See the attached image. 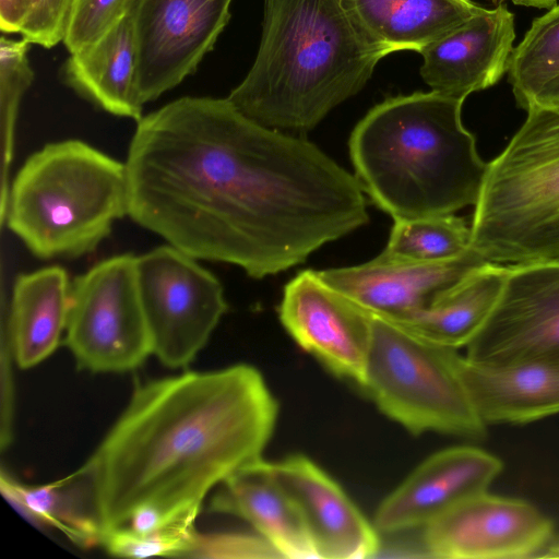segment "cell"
Wrapping results in <instances>:
<instances>
[{"mask_svg":"<svg viewBox=\"0 0 559 559\" xmlns=\"http://www.w3.org/2000/svg\"><path fill=\"white\" fill-rule=\"evenodd\" d=\"M198 533L194 524L169 525L144 535L122 525L107 531L100 544L109 554L117 557H187Z\"/></svg>","mask_w":559,"mask_h":559,"instance_id":"28","label":"cell"},{"mask_svg":"<svg viewBox=\"0 0 559 559\" xmlns=\"http://www.w3.org/2000/svg\"><path fill=\"white\" fill-rule=\"evenodd\" d=\"M507 74L518 106L525 110L542 87L559 75V4L532 22L512 50Z\"/></svg>","mask_w":559,"mask_h":559,"instance_id":"25","label":"cell"},{"mask_svg":"<svg viewBox=\"0 0 559 559\" xmlns=\"http://www.w3.org/2000/svg\"><path fill=\"white\" fill-rule=\"evenodd\" d=\"M487 262L471 248L459 257L401 261L381 253L360 265L318 271L320 277L373 316L400 321Z\"/></svg>","mask_w":559,"mask_h":559,"instance_id":"15","label":"cell"},{"mask_svg":"<svg viewBox=\"0 0 559 559\" xmlns=\"http://www.w3.org/2000/svg\"><path fill=\"white\" fill-rule=\"evenodd\" d=\"M508 270L509 265L487 261L437 295L426 308L396 322L436 344L466 347L493 309Z\"/></svg>","mask_w":559,"mask_h":559,"instance_id":"23","label":"cell"},{"mask_svg":"<svg viewBox=\"0 0 559 559\" xmlns=\"http://www.w3.org/2000/svg\"><path fill=\"white\" fill-rule=\"evenodd\" d=\"M386 55L341 0H264L257 57L227 98L260 124L308 132L356 95Z\"/></svg>","mask_w":559,"mask_h":559,"instance_id":"3","label":"cell"},{"mask_svg":"<svg viewBox=\"0 0 559 559\" xmlns=\"http://www.w3.org/2000/svg\"><path fill=\"white\" fill-rule=\"evenodd\" d=\"M29 43L2 35L0 39V105L2 131V163H11L14 127L21 98L34 81L28 59Z\"/></svg>","mask_w":559,"mask_h":559,"instance_id":"27","label":"cell"},{"mask_svg":"<svg viewBox=\"0 0 559 559\" xmlns=\"http://www.w3.org/2000/svg\"><path fill=\"white\" fill-rule=\"evenodd\" d=\"M526 112L474 205L471 246L488 262L559 261V106Z\"/></svg>","mask_w":559,"mask_h":559,"instance_id":"6","label":"cell"},{"mask_svg":"<svg viewBox=\"0 0 559 559\" xmlns=\"http://www.w3.org/2000/svg\"><path fill=\"white\" fill-rule=\"evenodd\" d=\"M366 37L388 55L417 50L479 13L473 0H341Z\"/></svg>","mask_w":559,"mask_h":559,"instance_id":"21","label":"cell"},{"mask_svg":"<svg viewBox=\"0 0 559 559\" xmlns=\"http://www.w3.org/2000/svg\"><path fill=\"white\" fill-rule=\"evenodd\" d=\"M461 374L483 423L522 425L559 414V353L504 366L462 356Z\"/></svg>","mask_w":559,"mask_h":559,"instance_id":"18","label":"cell"},{"mask_svg":"<svg viewBox=\"0 0 559 559\" xmlns=\"http://www.w3.org/2000/svg\"><path fill=\"white\" fill-rule=\"evenodd\" d=\"M277 415L264 378L247 364L139 383L79 468L103 535L144 507L194 523L213 488L262 459Z\"/></svg>","mask_w":559,"mask_h":559,"instance_id":"2","label":"cell"},{"mask_svg":"<svg viewBox=\"0 0 559 559\" xmlns=\"http://www.w3.org/2000/svg\"><path fill=\"white\" fill-rule=\"evenodd\" d=\"M297 504L319 559H360L380 549V533L342 487L311 459L295 454L269 462Z\"/></svg>","mask_w":559,"mask_h":559,"instance_id":"16","label":"cell"},{"mask_svg":"<svg viewBox=\"0 0 559 559\" xmlns=\"http://www.w3.org/2000/svg\"><path fill=\"white\" fill-rule=\"evenodd\" d=\"M195 260L169 243L136 257L152 354L169 368L188 367L227 310L219 281Z\"/></svg>","mask_w":559,"mask_h":559,"instance_id":"9","label":"cell"},{"mask_svg":"<svg viewBox=\"0 0 559 559\" xmlns=\"http://www.w3.org/2000/svg\"><path fill=\"white\" fill-rule=\"evenodd\" d=\"M126 166L135 223L253 278L304 263L369 219L356 176L227 97L186 96L142 117Z\"/></svg>","mask_w":559,"mask_h":559,"instance_id":"1","label":"cell"},{"mask_svg":"<svg viewBox=\"0 0 559 559\" xmlns=\"http://www.w3.org/2000/svg\"><path fill=\"white\" fill-rule=\"evenodd\" d=\"M189 558H272L280 556L260 535L243 533H198Z\"/></svg>","mask_w":559,"mask_h":559,"instance_id":"31","label":"cell"},{"mask_svg":"<svg viewBox=\"0 0 559 559\" xmlns=\"http://www.w3.org/2000/svg\"><path fill=\"white\" fill-rule=\"evenodd\" d=\"M70 287L66 270L57 265L16 277L8 337L20 368L38 365L58 347L66 332Z\"/></svg>","mask_w":559,"mask_h":559,"instance_id":"22","label":"cell"},{"mask_svg":"<svg viewBox=\"0 0 559 559\" xmlns=\"http://www.w3.org/2000/svg\"><path fill=\"white\" fill-rule=\"evenodd\" d=\"M8 193L2 218L41 259L95 250L129 209L126 164L80 140L32 154Z\"/></svg>","mask_w":559,"mask_h":559,"instance_id":"5","label":"cell"},{"mask_svg":"<svg viewBox=\"0 0 559 559\" xmlns=\"http://www.w3.org/2000/svg\"><path fill=\"white\" fill-rule=\"evenodd\" d=\"M64 343L80 369L126 372L152 354L136 257L104 260L71 283Z\"/></svg>","mask_w":559,"mask_h":559,"instance_id":"8","label":"cell"},{"mask_svg":"<svg viewBox=\"0 0 559 559\" xmlns=\"http://www.w3.org/2000/svg\"><path fill=\"white\" fill-rule=\"evenodd\" d=\"M233 0H135L131 10L141 103L193 73L230 19Z\"/></svg>","mask_w":559,"mask_h":559,"instance_id":"10","label":"cell"},{"mask_svg":"<svg viewBox=\"0 0 559 559\" xmlns=\"http://www.w3.org/2000/svg\"><path fill=\"white\" fill-rule=\"evenodd\" d=\"M559 106V75L546 83L536 94L527 110L532 107Z\"/></svg>","mask_w":559,"mask_h":559,"instance_id":"33","label":"cell"},{"mask_svg":"<svg viewBox=\"0 0 559 559\" xmlns=\"http://www.w3.org/2000/svg\"><path fill=\"white\" fill-rule=\"evenodd\" d=\"M535 558H559V534H554Z\"/></svg>","mask_w":559,"mask_h":559,"instance_id":"34","label":"cell"},{"mask_svg":"<svg viewBox=\"0 0 559 559\" xmlns=\"http://www.w3.org/2000/svg\"><path fill=\"white\" fill-rule=\"evenodd\" d=\"M136 72L131 11L97 41L70 53L63 67L66 82L78 93L111 115L139 121Z\"/></svg>","mask_w":559,"mask_h":559,"instance_id":"20","label":"cell"},{"mask_svg":"<svg viewBox=\"0 0 559 559\" xmlns=\"http://www.w3.org/2000/svg\"><path fill=\"white\" fill-rule=\"evenodd\" d=\"M461 358L457 349L373 316L361 389L385 416L413 435L433 431L480 440L487 426L463 381Z\"/></svg>","mask_w":559,"mask_h":559,"instance_id":"7","label":"cell"},{"mask_svg":"<svg viewBox=\"0 0 559 559\" xmlns=\"http://www.w3.org/2000/svg\"><path fill=\"white\" fill-rule=\"evenodd\" d=\"M24 17V0H0V27L2 32L20 33Z\"/></svg>","mask_w":559,"mask_h":559,"instance_id":"32","label":"cell"},{"mask_svg":"<svg viewBox=\"0 0 559 559\" xmlns=\"http://www.w3.org/2000/svg\"><path fill=\"white\" fill-rule=\"evenodd\" d=\"M466 358L504 366L559 353V261L509 265L501 294Z\"/></svg>","mask_w":559,"mask_h":559,"instance_id":"11","label":"cell"},{"mask_svg":"<svg viewBox=\"0 0 559 559\" xmlns=\"http://www.w3.org/2000/svg\"><path fill=\"white\" fill-rule=\"evenodd\" d=\"M471 240V226L454 214L399 219L382 253L401 261H442L467 251Z\"/></svg>","mask_w":559,"mask_h":559,"instance_id":"26","label":"cell"},{"mask_svg":"<svg viewBox=\"0 0 559 559\" xmlns=\"http://www.w3.org/2000/svg\"><path fill=\"white\" fill-rule=\"evenodd\" d=\"M135 0H72L63 43L70 53L94 44L132 10Z\"/></svg>","mask_w":559,"mask_h":559,"instance_id":"29","label":"cell"},{"mask_svg":"<svg viewBox=\"0 0 559 559\" xmlns=\"http://www.w3.org/2000/svg\"><path fill=\"white\" fill-rule=\"evenodd\" d=\"M0 488L17 511L37 525L59 530L81 547L102 543L103 530L92 489L80 473L40 486H28L1 471Z\"/></svg>","mask_w":559,"mask_h":559,"instance_id":"24","label":"cell"},{"mask_svg":"<svg viewBox=\"0 0 559 559\" xmlns=\"http://www.w3.org/2000/svg\"><path fill=\"white\" fill-rule=\"evenodd\" d=\"M20 33L29 44L51 48L63 41L72 0H24Z\"/></svg>","mask_w":559,"mask_h":559,"instance_id":"30","label":"cell"},{"mask_svg":"<svg viewBox=\"0 0 559 559\" xmlns=\"http://www.w3.org/2000/svg\"><path fill=\"white\" fill-rule=\"evenodd\" d=\"M464 99L436 91L389 97L349 138L362 190L394 221L475 205L488 163L462 122Z\"/></svg>","mask_w":559,"mask_h":559,"instance_id":"4","label":"cell"},{"mask_svg":"<svg viewBox=\"0 0 559 559\" xmlns=\"http://www.w3.org/2000/svg\"><path fill=\"white\" fill-rule=\"evenodd\" d=\"M513 4L531 7L537 9H551L557 4V0H510Z\"/></svg>","mask_w":559,"mask_h":559,"instance_id":"35","label":"cell"},{"mask_svg":"<svg viewBox=\"0 0 559 559\" xmlns=\"http://www.w3.org/2000/svg\"><path fill=\"white\" fill-rule=\"evenodd\" d=\"M488 1H490V2H492L493 4L498 5V4L503 3V1H506V0H488Z\"/></svg>","mask_w":559,"mask_h":559,"instance_id":"36","label":"cell"},{"mask_svg":"<svg viewBox=\"0 0 559 559\" xmlns=\"http://www.w3.org/2000/svg\"><path fill=\"white\" fill-rule=\"evenodd\" d=\"M423 530L426 555L449 559L535 558L555 534L552 521L532 503L488 490Z\"/></svg>","mask_w":559,"mask_h":559,"instance_id":"13","label":"cell"},{"mask_svg":"<svg viewBox=\"0 0 559 559\" xmlns=\"http://www.w3.org/2000/svg\"><path fill=\"white\" fill-rule=\"evenodd\" d=\"M514 39V14L507 5L484 8L419 51L420 75L431 91L465 100L507 73Z\"/></svg>","mask_w":559,"mask_h":559,"instance_id":"17","label":"cell"},{"mask_svg":"<svg viewBox=\"0 0 559 559\" xmlns=\"http://www.w3.org/2000/svg\"><path fill=\"white\" fill-rule=\"evenodd\" d=\"M209 511L246 521L280 558H317L301 512L263 457L225 479L213 495Z\"/></svg>","mask_w":559,"mask_h":559,"instance_id":"19","label":"cell"},{"mask_svg":"<svg viewBox=\"0 0 559 559\" xmlns=\"http://www.w3.org/2000/svg\"><path fill=\"white\" fill-rule=\"evenodd\" d=\"M295 342L337 377L364 384L372 337L373 316L305 270L290 280L278 309Z\"/></svg>","mask_w":559,"mask_h":559,"instance_id":"12","label":"cell"},{"mask_svg":"<svg viewBox=\"0 0 559 559\" xmlns=\"http://www.w3.org/2000/svg\"><path fill=\"white\" fill-rule=\"evenodd\" d=\"M502 468V461L483 449H443L421 462L381 501L372 523L380 534L423 528L460 502L487 491Z\"/></svg>","mask_w":559,"mask_h":559,"instance_id":"14","label":"cell"}]
</instances>
